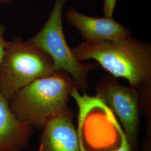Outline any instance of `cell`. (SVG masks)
Masks as SVG:
<instances>
[{"mask_svg": "<svg viewBox=\"0 0 151 151\" xmlns=\"http://www.w3.org/2000/svg\"><path fill=\"white\" fill-rule=\"evenodd\" d=\"M67 1L55 0L54 7L43 27L28 40L48 54L53 60L55 71L67 72L73 78L77 89L86 92L88 75L97 66L91 63H82L78 60L65 39L62 13Z\"/></svg>", "mask_w": 151, "mask_h": 151, "instance_id": "4", "label": "cell"}, {"mask_svg": "<svg viewBox=\"0 0 151 151\" xmlns=\"http://www.w3.org/2000/svg\"><path fill=\"white\" fill-rule=\"evenodd\" d=\"M76 88L64 70L38 79L23 87L9 100L11 111L22 122L42 129L49 120L70 109V93Z\"/></svg>", "mask_w": 151, "mask_h": 151, "instance_id": "2", "label": "cell"}, {"mask_svg": "<svg viewBox=\"0 0 151 151\" xmlns=\"http://www.w3.org/2000/svg\"><path fill=\"white\" fill-rule=\"evenodd\" d=\"M80 151H86L85 150H83V148H82L81 147H80ZM114 151H132L131 150V148L127 140V139L125 138L123 141V143L122 144L121 146L119 147L118 149H117L116 150H115Z\"/></svg>", "mask_w": 151, "mask_h": 151, "instance_id": "11", "label": "cell"}, {"mask_svg": "<svg viewBox=\"0 0 151 151\" xmlns=\"http://www.w3.org/2000/svg\"><path fill=\"white\" fill-rule=\"evenodd\" d=\"M11 0H0V3H7L10 2Z\"/></svg>", "mask_w": 151, "mask_h": 151, "instance_id": "12", "label": "cell"}, {"mask_svg": "<svg viewBox=\"0 0 151 151\" xmlns=\"http://www.w3.org/2000/svg\"><path fill=\"white\" fill-rule=\"evenodd\" d=\"M55 71L48 54L29 40L15 38L8 42L0 65V93L9 101L23 87Z\"/></svg>", "mask_w": 151, "mask_h": 151, "instance_id": "3", "label": "cell"}, {"mask_svg": "<svg viewBox=\"0 0 151 151\" xmlns=\"http://www.w3.org/2000/svg\"><path fill=\"white\" fill-rule=\"evenodd\" d=\"M34 127L17 119L9 101L0 93V151H22Z\"/></svg>", "mask_w": 151, "mask_h": 151, "instance_id": "8", "label": "cell"}, {"mask_svg": "<svg viewBox=\"0 0 151 151\" xmlns=\"http://www.w3.org/2000/svg\"><path fill=\"white\" fill-rule=\"evenodd\" d=\"M117 0H103V11L105 16L113 17Z\"/></svg>", "mask_w": 151, "mask_h": 151, "instance_id": "9", "label": "cell"}, {"mask_svg": "<svg viewBox=\"0 0 151 151\" xmlns=\"http://www.w3.org/2000/svg\"><path fill=\"white\" fill-rule=\"evenodd\" d=\"M80 61L93 60L114 77L127 80L140 92L151 91V47L131 35L115 40L84 42L72 49Z\"/></svg>", "mask_w": 151, "mask_h": 151, "instance_id": "1", "label": "cell"}, {"mask_svg": "<svg viewBox=\"0 0 151 151\" xmlns=\"http://www.w3.org/2000/svg\"><path fill=\"white\" fill-rule=\"evenodd\" d=\"M74 114L70 109L45 124L38 151H80L78 132L73 124Z\"/></svg>", "mask_w": 151, "mask_h": 151, "instance_id": "7", "label": "cell"}, {"mask_svg": "<svg viewBox=\"0 0 151 151\" xmlns=\"http://www.w3.org/2000/svg\"><path fill=\"white\" fill-rule=\"evenodd\" d=\"M96 96L105 103L122 124L132 151H139L138 136L143 99L139 90L122 85L117 78L104 76L95 85Z\"/></svg>", "mask_w": 151, "mask_h": 151, "instance_id": "5", "label": "cell"}, {"mask_svg": "<svg viewBox=\"0 0 151 151\" xmlns=\"http://www.w3.org/2000/svg\"><path fill=\"white\" fill-rule=\"evenodd\" d=\"M67 22L77 28L86 42L96 43L115 40L131 35L129 29L113 17H94L82 14L71 7L65 13Z\"/></svg>", "mask_w": 151, "mask_h": 151, "instance_id": "6", "label": "cell"}, {"mask_svg": "<svg viewBox=\"0 0 151 151\" xmlns=\"http://www.w3.org/2000/svg\"><path fill=\"white\" fill-rule=\"evenodd\" d=\"M5 32V26L0 23V65L3 60L6 48L8 44V41L6 40L4 37Z\"/></svg>", "mask_w": 151, "mask_h": 151, "instance_id": "10", "label": "cell"}]
</instances>
